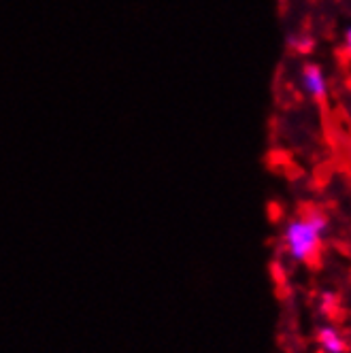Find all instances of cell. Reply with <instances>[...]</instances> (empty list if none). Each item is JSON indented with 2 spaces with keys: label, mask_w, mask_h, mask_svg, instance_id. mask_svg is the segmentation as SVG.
I'll use <instances>...</instances> for the list:
<instances>
[{
  "label": "cell",
  "mask_w": 351,
  "mask_h": 353,
  "mask_svg": "<svg viewBox=\"0 0 351 353\" xmlns=\"http://www.w3.org/2000/svg\"><path fill=\"white\" fill-rule=\"evenodd\" d=\"M328 228H330L328 217L321 211H305L296 215L285 223L281 234L285 256L300 264L313 262L323 247Z\"/></svg>",
  "instance_id": "1"
},
{
  "label": "cell",
  "mask_w": 351,
  "mask_h": 353,
  "mask_svg": "<svg viewBox=\"0 0 351 353\" xmlns=\"http://www.w3.org/2000/svg\"><path fill=\"white\" fill-rule=\"evenodd\" d=\"M298 85H300V90H303V94L307 98L315 100V103H323L330 94L328 74L323 72V68L319 64H313V62H307L303 68H300Z\"/></svg>",
  "instance_id": "2"
},
{
  "label": "cell",
  "mask_w": 351,
  "mask_h": 353,
  "mask_svg": "<svg viewBox=\"0 0 351 353\" xmlns=\"http://www.w3.org/2000/svg\"><path fill=\"white\" fill-rule=\"evenodd\" d=\"M317 345L321 353H347L349 343L337 325H321L317 330Z\"/></svg>",
  "instance_id": "3"
},
{
  "label": "cell",
  "mask_w": 351,
  "mask_h": 353,
  "mask_svg": "<svg viewBox=\"0 0 351 353\" xmlns=\"http://www.w3.org/2000/svg\"><path fill=\"white\" fill-rule=\"evenodd\" d=\"M285 43L294 54H300V56H307L315 49V39L307 32H292V34H288Z\"/></svg>",
  "instance_id": "4"
},
{
  "label": "cell",
  "mask_w": 351,
  "mask_h": 353,
  "mask_svg": "<svg viewBox=\"0 0 351 353\" xmlns=\"http://www.w3.org/2000/svg\"><path fill=\"white\" fill-rule=\"evenodd\" d=\"M343 49H345V54L351 58V26L347 28V32H345V39H343Z\"/></svg>",
  "instance_id": "5"
}]
</instances>
